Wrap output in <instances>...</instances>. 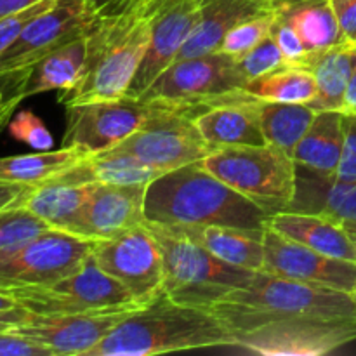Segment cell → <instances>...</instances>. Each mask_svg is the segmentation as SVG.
Masks as SVG:
<instances>
[{
    "label": "cell",
    "mask_w": 356,
    "mask_h": 356,
    "mask_svg": "<svg viewBox=\"0 0 356 356\" xmlns=\"http://www.w3.org/2000/svg\"><path fill=\"white\" fill-rule=\"evenodd\" d=\"M235 65L243 82L247 83L250 80L266 75V73L275 72V70L282 68V66H287V63H285V58L282 54L280 47L277 45V42L273 40L271 35H268L256 47L250 49L249 52H245L240 58H235Z\"/></svg>",
    "instance_id": "cell-33"
},
{
    "label": "cell",
    "mask_w": 356,
    "mask_h": 356,
    "mask_svg": "<svg viewBox=\"0 0 356 356\" xmlns=\"http://www.w3.org/2000/svg\"><path fill=\"white\" fill-rule=\"evenodd\" d=\"M163 261V292L177 305L211 309L232 291L250 284L256 271L219 259L207 249L159 222L145 221Z\"/></svg>",
    "instance_id": "cell-5"
},
{
    "label": "cell",
    "mask_w": 356,
    "mask_h": 356,
    "mask_svg": "<svg viewBox=\"0 0 356 356\" xmlns=\"http://www.w3.org/2000/svg\"><path fill=\"white\" fill-rule=\"evenodd\" d=\"M235 58L222 51L174 61L139 99L183 101L216 96L243 87Z\"/></svg>",
    "instance_id": "cell-15"
},
{
    "label": "cell",
    "mask_w": 356,
    "mask_h": 356,
    "mask_svg": "<svg viewBox=\"0 0 356 356\" xmlns=\"http://www.w3.org/2000/svg\"><path fill=\"white\" fill-rule=\"evenodd\" d=\"M148 101L122 96L66 106V129L63 146L97 155L120 145L141 127L148 117Z\"/></svg>",
    "instance_id": "cell-11"
},
{
    "label": "cell",
    "mask_w": 356,
    "mask_h": 356,
    "mask_svg": "<svg viewBox=\"0 0 356 356\" xmlns=\"http://www.w3.org/2000/svg\"><path fill=\"white\" fill-rule=\"evenodd\" d=\"M344 113H356V56L353 72H351L350 83H348L346 99H344Z\"/></svg>",
    "instance_id": "cell-46"
},
{
    "label": "cell",
    "mask_w": 356,
    "mask_h": 356,
    "mask_svg": "<svg viewBox=\"0 0 356 356\" xmlns=\"http://www.w3.org/2000/svg\"><path fill=\"white\" fill-rule=\"evenodd\" d=\"M148 184H99L65 232L82 238L110 240L143 225Z\"/></svg>",
    "instance_id": "cell-16"
},
{
    "label": "cell",
    "mask_w": 356,
    "mask_h": 356,
    "mask_svg": "<svg viewBox=\"0 0 356 356\" xmlns=\"http://www.w3.org/2000/svg\"><path fill=\"white\" fill-rule=\"evenodd\" d=\"M344 143V111H316L292 159L299 165L327 176H336Z\"/></svg>",
    "instance_id": "cell-26"
},
{
    "label": "cell",
    "mask_w": 356,
    "mask_h": 356,
    "mask_svg": "<svg viewBox=\"0 0 356 356\" xmlns=\"http://www.w3.org/2000/svg\"><path fill=\"white\" fill-rule=\"evenodd\" d=\"M145 218L159 225H214L264 229L270 216L222 183L202 162L163 172L146 188Z\"/></svg>",
    "instance_id": "cell-2"
},
{
    "label": "cell",
    "mask_w": 356,
    "mask_h": 356,
    "mask_svg": "<svg viewBox=\"0 0 356 356\" xmlns=\"http://www.w3.org/2000/svg\"><path fill=\"white\" fill-rule=\"evenodd\" d=\"M341 225L344 226V229H346L348 235L351 236V240H353L355 245H356V219L355 221H343Z\"/></svg>",
    "instance_id": "cell-49"
},
{
    "label": "cell",
    "mask_w": 356,
    "mask_h": 356,
    "mask_svg": "<svg viewBox=\"0 0 356 356\" xmlns=\"http://www.w3.org/2000/svg\"><path fill=\"white\" fill-rule=\"evenodd\" d=\"M336 177L356 181V113H344V143Z\"/></svg>",
    "instance_id": "cell-38"
},
{
    "label": "cell",
    "mask_w": 356,
    "mask_h": 356,
    "mask_svg": "<svg viewBox=\"0 0 356 356\" xmlns=\"http://www.w3.org/2000/svg\"><path fill=\"white\" fill-rule=\"evenodd\" d=\"M148 10L152 38L127 90V96L138 99L176 61L202 16L200 0H159L148 6Z\"/></svg>",
    "instance_id": "cell-13"
},
{
    "label": "cell",
    "mask_w": 356,
    "mask_h": 356,
    "mask_svg": "<svg viewBox=\"0 0 356 356\" xmlns=\"http://www.w3.org/2000/svg\"><path fill=\"white\" fill-rule=\"evenodd\" d=\"M266 273L315 287L353 292L356 285V263L325 256L287 236L264 228L263 235Z\"/></svg>",
    "instance_id": "cell-14"
},
{
    "label": "cell",
    "mask_w": 356,
    "mask_h": 356,
    "mask_svg": "<svg viewBox=\"0 0 356 356\" xmlns=\"http://www.w3.org/2000/svg\"><path fill=\"white\" fill-rule=\"evenodd\" d=\"M270 35L273 37V40L277 42V45L280 47L282 54H284L285 63L289 66H302L306 63V59L309 58V52L306 49L305 42L301 40V37L298 35V31L291 26L289 23H285L284 19H280L278 16L273 14V23H271Z\"/></svg>",
    "instance_id": "cell-36"
},
{
    "label": "cell",
    "mask_w": 356,
    "mask_h": 356,
    "mask_svg": "<svg viewBox=\"0 0 356 356\" xmlns=\"http://www.w3.org/2000/svg\"><path fill=\"white\" fill-rule=\"evenodd\" d=\"M235 266L261 271L264 264V229L214 225H163Z\"/></svg>",
    "instance_id": "cell-20"
},
{
    "label": "cell",
    "mask_w": 356,
    "mask_h": 356,
    "mask_svg": "<svg viewBox=\"0 0 356 356\" xmlns=\"http://www.w3.org/2000/svg\"><path fill=\"white\" fill-rule=\"evenodd\" d=\"M266 226L325 256L356 263V245L341 222L306 212L284 211L268 218Z\"/></svg>",
    "instance_id": "cell-21"
},
{
    "label": "cell",
    "mask_w": 356,
    "mask_h": 356,
    "mask_svg": "<svg viewBox=\"0 0 356 356\" xmlns=\"http://www.w3.org/2000/svg\"><path fill=\"white\" fill-rule=\"evenodd\" d=\"M49 228L51 226L47 222L23 205H13L0 211V259Z\"/></svg>",
    "instance_id": "cell-32"
},
{
    "label": "cell",
    "mask_w": 356,
    "mask_h": 356,
    "mask_svg": "<svg viewBox=\"0 0 356 356\" xmlns=\"http://www.w3.org/2000/svg\"><path fill=\"white\" fill-rule=\"evenodd\" d=\"M7 129H9V134L16 141L24 143L30 148H33L35 152H47L54 146V138L49 132V129L45 127L42 118L30 110H23L14 115Z\"/></svg>",
    "instance_id": "cell-35"
},
{
    "label": "cell",
    "mask_w": 356,
    "mask_h": 356,
    "mask_svg": "<svg viewBox=\"0 0 356 356\" xmlns=\"http://www.w3.org/2000/svg\"><path fill=\"white\" fill-rule=\"evenodd\" d=\"M162 174L163 170L143 162L138 156L108 149L87 156L72 169L65 170L61 176L75 183L149 184Z\"/></svg>",
    "instance_id": "cell-28"
},
{
    "label": "cell",
    "mask_w": 356,
    "mask_h": 356,
    "mask_svg": "<svg viewBox=\"0 0 356 356\" xmlns=\"http://www.w3.org/2000/svg\"><path fill=\"white\" fill-rule=\"evenodd\" d=\"M273 14L291 24L309 54L343 45L339 23L330 0H271Z\"/></svg>",
    "instance_id": "cell-23"
},
{
    "label": "cell",
    "mask_w": 356,
    "mask_h": 356,
    "mask_svg": "<svg viewBox=\"0 0 356 356\" xmlns=\"http://www.w3.org/2000/svg\"><path fill=\"white\" fill-rule=\"evenodd\" d=\"M37 2H40V0H0V19L21 13V10L28 9Z\"/></svg>",
    "instance_id": "cell-45"
},
{
    "label": "cell",
    "mask_w": 356,
    "mask_h": 356,
    "mask_svg": "<svg viewBox=\"0 0 356 356\" xmlns=\"http://www.w3.org/2000/svg\"><path fill=\"white\" fill-rule=\"evenodd\" d=\"M200 23L181 49L176 61L219 51L232 28L273 10L271 0H200Z\"/></svg>",
    "instance_id": "cell-19"
},
{
    "label": "cell",
    "mask_w": 356,
    "mask_h": 356,
    "mask_svg": "<svg viewBox=\"0 0 356 356\" xmlns=\"http://www.w3.org/2000/svg\"><path fill=\"white\" fill-rule=\"evenodd\" d=\"M243 90L263 101L308 104L315 99L316 83L309 70L287 65L250 80Z\"/></svg>",
    "instance_id": "cell-31"
},
{
    "label": "cell",
    "mask_w": 356,
    "mask_h": 356,
    "mask_svg": "<svg viewBox=\"0 0 356 356\" xmlns=\"http://www.w3.org/2000/svg\"><path fill=\"white\" fill-rule=\"evenodd\" d=\"M155 2H159V0H148V3H146V6H152V3H155Z\"/></svg>",
    "instance_id": "cell-50"
},
{
    "label": "cell",
    "mask_w": 356,
    "mask_h": 356,
    "mask_svg": "<svg viewBox=\"0 0 356 356\" xmlns=\"http://www.w3.org/2000/svg\"><path fill=\"white\" fill-rule=\"evenodd\" d=\"M209 312L232 334L233 346L257 355L322 356L356 341L351 292L266 271H256L250 284L226 294Z\"/></svg>",
    "instance_id": "cell-1"
},
{
    "label": "cell",
    "mask_w": 356,
    "mask_h": 356,
    "mask_svg": "<svg viewBox=\"0 0 356 356\" xmlns=\"http://www.w3.org/2000/svg\"><path fill=\"white\" fill-rule=\"evenodd\" d=\"M97 16H108V14L122 13L134 3H148V0H87Z\"/></svg>",
    "instance_id": "cell-43"
},
{
    "label": "cell",
    "mask_w": 356,
    "mask_h": 356,
    "mask_svg": "<svg viewBox=\"0 0 356 356\" xmlns=\"http://www.w3.org/2000/svg\"><path fill=\"white\" fill-rule=\"evenodd\" d=\"M316 111L302 103H275L261 101L259 118L268 145L284 149L292 156L296 146L308 132Z\"/></svg>",
    "instance_id": "cell-30"
},
{
    "label": "cell",
    "mask_w": 356,
    "mask_h": 356,
    "mask_svg": "<svg viewBox=\"0 0 356 356\" xmlns=\"http://www.w3.org/2000/svg\"><path fill=\"white\" fill-rule=\"evenodd\" d=\"M17 305L38 315H79L136 309L139 305L131 292L108 275L90 254L83 266L70 277L47 285L9 291Z\"/></svg>",
    "instance_id": "cell-7"
},
{
    "label": "cell",
    "mask_w": 356,
    "mask_h": 356,
    "mask_svg": "<svg viewBox=\"0 0 356 356\" xmlns=\"http://www.w3.org/2000/svg\"><path fill=\"white\" fill-rule=\"evenodd\" d=\"M355 56L356 49L346 44L309 54L301 68L309 70L316 83L315 99L308 103L313 110L344 111V99L353 72Z\"/></svg>",
    "instance_id": "cell-25"
},
{
    "label": "cell",
    "mask_w": 356,
    "mask_h": 356,
    "mask_svg": "<svg viewBox=\"0 0 356 356\" xmlns=\"http://www.w3.org/2000/svg\"><path fill=\"white\" fill-rule=\"evenodd\" d=\"M148 103L152 110L141 127L120 145L110 148L111 152L138 156L163 172L200 162L214 152L198 131L195 118L179 113L163 101Z\"/></svg>",
    "instance_id": "cell-8"
},
{
    "label": "cell",
    "mask_w": 356,
    "mask_h": 356,
    "mask_svg": "<svg viewBox=\"0 0 356 356\" xmlns=\"http://www.w3.org/2000/svg\"><path fill=\"white\" fill-rule=\"evenodd\" d=\"M0 356H54L51 350L21 334L0 332Z\"/></svg>",
    "instance_id": "cell-39"
},
{
    "label": "cell",
    "mask_w": 356,
    "mask_h": 356,
    "mask_svg": "<svg viewBox=\"0 0 356 356\" xmlns=\"http://www.w3.org/2000/svg\"><path fill=\"white\" fill-rule=\"evenodd\" d=\"M92 256L139 305H148L163 294L162 252L145 222L115 238L94 242Z\"/></svg>",
    "instance_id": "cell-10"
},
{
    "label": "cell",
    "mask_w": 356,
    "mask_h": 356,
    "mask_svg": "<svg viewBox=\"0 0 356 356\" xmlns=\"http://www.w3.org/2000/svg\"><path fill=\"white\" fill-rule=\"evenodd\" d=\"M152 38V13L145 2L122 13L96 16L87 30V54L80 79L59 90L65 106L117 99L127 94Z\"/></svg>",
    "instance_id": "cell-3"
},
{
    "label": "cell",
    "mask_w": 356,
    "mask_h": 356,
    "mask_svg": "<svg viewBox=\"0 0 356 356\" xmlns=\"http://www.w3.org/2000/svg\"><path fill=\"white\" fill-rule=\"evenodd\" d=\"M17 301L13 298V294H10L9 291H3V289H0V313L2 312H9V309H14L17 308Z\"/></svg>",
    "instance_id": "cell-48"
},
{
    "label": "cell",
    "mask_w": 356,
    "mask_h": 356,
    "mask_svg": "<svg viewBox=\"0 0 356 356\" xmlns=\"http://www.w3.org/2000/svg\"><path fill=\"white\" fill-rule=\"evenodd\" d=\"M94 186L96 183H75L59 174L45 183L31 186L17 205L26 207L51 228L65 232L92 193Z\"/></svg>",
    "instance_id": "cell-24"
},
{
    "label": "cell",
    "mask_w": 356,
    "mask_h": 356,
    "mask_svg": "<svg viewBox=\"0 0 356 356\" xmlns=\"http://www.w3.org/2000/svg\"><path fill=\"white\" fill-rule=\"evenodd\" d=\"M271 23H273V10L242 21L226 33L219 51L226 52L233 58H240V56L249 52L250 49L256 47L261 40H264L270 35Z\"/></svg>",
    "instance_id": "cell-34"
},
{
    "label": "cell",
    "mask_w": 356,
    "mask_h": 356,
    "mask_svg": "<svg viewBox=\"0 0 356 356\" xmlns=\"http://www.w3.org/2000/svg\"><path fill=\"white\" fill-rule=\"evenodd\" d=\"M89 30V28H87ZM87 54V31L72 38L33 65L28 72L21 94L23 97L49 90H68L79 82Z\"/></svg>",
    "instance_id": "cell-27"
},
{
    "label": "cell",
    "mask_w": 356,
    "mask_h": 356,
    "mask_svg": "<svg viewBox=\"0 0 356 356\" xmlns=\"http://www.w3.org/2000/svg\"><path fill=\"white\" fill-rule=\"evenodd\" d=\"M28 316H30V312L23 306H17V308L9 309V312H2L0 313V332L16 329L17 325L26 322Z\"/></svg>",
    "instance_id": "cell-44"
},
{
    "label": "cell",
    "mask_w": 356,
    "mask_h": 356,
    "mask_svg": "<svg viewBox=\"0 0 356 356\" xmlns=\"http://www.w3.org/2000/svg\"><path fill=\"white\" fill-rule=\"evenodd\" d=\"M28 72H30V70H28ZM26 76H24L23 80H19V82L14 83V86L0 90V131H2L6 125H9L14 110H16L17 104L24 99L23 94H21V89H23V83L24 80H26Z\"/></svg>",
    "instance_id": "cell-41"
},
{
    "label": "cell",
    "mask_w": 356,
    "mask_h": 356,
    "mask_svg": "<svg viewBox=\"0 0 356 356\" xmlns=\"http://www.w3.org/2000/svg\"><path fill=\"white\" fill-rule=\"evenodd\" d=\"M259 97L211 108L195 118L198 131L214 149L266 145L259 118Z\"/></svg>",
    "instance_id": "cell-22"
},
{
    "label": "cell",
    "mask_w": 356,
    "mask_h": 356,
    "mask_svg": "<svg viewBox=\"0 0 356 356\" xmlns=\"http://www.w3.org/2000/svg\"><path fill=\"white\" fill-rule=\"evenodd\" d=\"M233 346L232 334L209 309L174 302L163 292L134 309L86 356H152Z\"/></svg>",
    "instance_id": "cell-4"
},
{
    "label": "cell",
    "mask_w": 356,
    "mask_h": 356,
    "mask_svg": "<svg viewBox=\"0 0 356 356\" xmlns=\"http://www.w3.org/2000/svg\"><path fill=\"white\" fill-rule=\"evenodd\" d=\"M287 211L306 212L332 221L356 219V181H341L296 163V191Z\"/></svg>",
    "instance_id": "cell-18"
},
{
    "label": "cell",
    "mask_w": 356,
    "mask_h": 356,
    "mask_svg": "<svg viewBox=\"0 0 356 356\" xmlns=\"http://www.w3.org/2000/svg\"><path fill=\"white\" fill-rule=\"evenodd\" d=\"M30 188L31 186H24V184L3 183V181H0V211L19 204Z\"/></svg>",
    "instance_id": "cell-42"
},
{
    "label": "cell",
    "mask_w": 356,
    "mask_h": 356,
    "mask_svg": "<svg viewBox=\"0 0 356 356\" xmlns=\"http://www.w3.org/2000/svg\"><path fill=\"white\" fill-rule=\"evenodd\" d=\"M97 14L87 0H56L19 31L0 54V75L31 68L72 38L86 33Z\"/></svg>",
    "instance_id": "cell-12"
},
{
    "label": "cell",
    "mask_w": 356,
    "mask_h": 356,
    "mask_svg": "<svg viewBox=\"0 0 356 356\" xmlns=\"http://www.w3.org/2000/svg\"><path fill=\"white\" fill-rule=\"evenodd\" d=\"M351 294H353V298H355V301H356V285H355V289H353V292H351Z\"/></svg>",
    "instance_id": "cell-51"
},
{
    "label": "cell",
    "mask_w": 356,
    "mask_h": 356,
    "mask_svg": "<svg viewBox=\"0 0 356 356\" xmlns=\"http://www.w3.org/2000/svg\"><path fill=\"white\" fill-rule=\"evenodd\" d=\"M87 153L82 149L61 146L59 149L35 152L28 155L2 156L0 159V181L3 183L37 186L52 177L59 176L65 170L86 160Z\"/></svg>",
    "instance_id": "cell-29"
},
{
    "label": "cell",
    "mask_w": 356,
    "mask_h": 356,
    "mask_svg": "<svg viewBox=\"0 0 356 356\" xmlns=\"http://www.w3.org/2000/svg\"><path fill=\"white\" fill-rule=\"evenodd\" d=\"M54 3L56 0H40V2L33 3V6H30L28 9L21 10V13L0 19V54L13 44L14 38L19 35V31L23 30L33 17H37L38 14H42L44 10L51 9Z\"/></svg>",
    "instance_id": "cell-37"
},
{
    "label": "cell",
    "mask_w": 356,
    "mask_h": 356,
    "mask_svg": "<svg viewBox=\"0 0 356 356\" xmlns=\"http://www.w3.org/2000/svg\"><path fill=\"white\" fill-rule=\"evenodd\" d=\"M28 70L30 68L17 70V72H10V73H2V75H0V90L7 89V87L14 86L16 82L23 80L24 76L28 75Z\"/></svg>",
    "instance_id": "cell-47"
},
{
    "label": "cell",
    "mask_w": 356,
    "mask_h": 356,
    "mask_svg": "<svg viewBox=\"0 0 356 356\" xmlns=\"http://www.w3.org/2000/svg\"><path fill=\"white\" fill-rule=\"evenodd\" d=\"M132 312L134 309L79 315H38L30 312L26 322L13 332L30 337L54 356H86Z\"/></svg>",
    "instance_id": "cell-17"
},
{
    "label": "cell",
    "mask_w": 356,
    "mask_h": 356,
    "mask_svg": "<svg viewBox=\"0 0 356 356\" xmlns=\"http://www.w3.org/2000/svg\"><path fill=\"white\" fill-rule=\"evenodd\" d=\"M343 42L356 49V0H330Z\"/></svg>",
    "instance_id": "cell-40"
},
{
    "label": "cell",
    "mask_w": 356,
    "mask_h": 356,
    "mask_svg": "<svg viewBox=\"0 0 356 356\" xmlns=\"http://www.w3.org/2000/svg\"><path fill=\"white\" fill-rule=\"evenodd\" d=\"M202 165L268 216L287 211L296 191V162L273 145L226 146L200 160Z\"/></svg>",
    "instance_id": "cell-6"
},
{
    "label": "cell",
    "mask_w": 356,
    "mask_h": 356,
    "mask_svg": "<svg viewBox=\"0 0 356 356\" xmlns=\"http://www.w3.org/2000/svg\"><path fill=\"white\" fill-rule=\"evenodd\" d=\"M92 240L49 228L0 259V289L47 287L70 277L92 254Z\"/></svg>",
    "instance_id": "cell-9"
}]
</instances>
